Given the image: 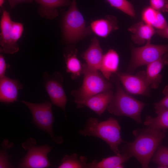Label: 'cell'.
<instances>
[{
	"mask_svg": "<svg viewBox=\"0 0 168 168\" xmlns=\"http://www.w3.org/2000/svg\"><path fill=\"white\" fill-rule=\"evenodd\" d=\"M165 130L158 131L147 127L134 130L135 139L123 145L122 153L136 158L142 168H148L154 153L165 138Z\"/></svg>",
	"mask_w": 168,
	"mask_h": 168,
	"instance_id": "1",
	"label": "cell"
},
{
	"mask_svg": "<svg viewBox=\"0 0 168 168\" xmlns=\"http://www.w3.org/2000/svg\"><path fill=\"white\" fill-rule=\"evenodd\" d=\"M121 127L118 121L110 117L104 121L91 117L88 118L83 128L79 130V133L84 136H93L99 138L109 146L116 155L121 152L119 146L124 142L121 138Z\"/></svg>",
	"mask_w": 168,
	"mask_h": 168,
	"instance_id": "2",
	"label": "cell"
},
{
	"mask_svg": "<svg viewBox=\"0 0 168 168\" xmlns=\"http://www.w3.org/2000/svg\"><path fill=\"white\" fill-rule=\"evenodd\" d=\"M111 77L116 90L112 100L107 107L108 111L115 116L128 117L137 123L141 124V114L147 104L125 92L121 87L117 77L114 75Z\"/></svg>",
	"mask_w": 168,
	"mask_h": 168,
	"instance_id": "3",
	"label": "cell"
},
{
	"mask_svg": "<svg viewBox=\"0 0 168 168\" xmlns=\"http://www.w3.org/2000/svg\"><path fill=\"white\" fill-rule=\"evenodd\" d=\"M83 83L77 90L71 92L77 106L88 98L100 93L112 90V84L98 71L89 69L86 63L82 64Z\"/></svg>",
	"mask_w": 168,
	"mask_h": 168,
	"instance_id": "4",
	"label": "cell"
},
{
	"mask_svg": "<svg viewBox=\"0 0 168 168\" xmlns=\"http://www.w3.org/2000/svg\"><path fill=\"white\" fill-rule=\"evenodd\" d=\"M64 38L70 43L83 39L92 32L90 27H86L84 19L78 9L76 0H72L63 21Z\"/></svg>",
	"mask_w": 168,
	"mask_h": 168,
	"instance_id": "5",
	"label": "cell"
},
{
	"mask_svg": "<svg viewBox=\"0 0 168 168\" xmlns=\"http://www.w3.org/2000/svg\"><path fill=\"white\" fill-rule=\"evenodd\" d=\"M30 110L33 121L36 127L47 133L54 142L59 144L63 142L61 136L56 137L53 131L54 117L52 111V104L46 101L41 103H34L21 100Z\"/></svg>",
	"mask_w": 168,
	"mask_h": 168,
	"instance_id": "6",
	"label": "cell"
},
{
	"mask_svg": "<svg viewBox=\"0 0 168 168\" xmlns=\"http://www.w3.org/2000/svg\"><path fill=\"white\" fill-rule=\"evenodd\" d=\"M131 58L128 67L129 72H133L140 66L147 65L162 57L168 52V44L156 45L146 42L143 46L131 47Z\"/></svg>",
	"mask_w": 168,
	"mask_h": 168,
	"instance_id": "7",
	"label": "cell"
},
{
	"mask_svg": "<svg viewBox=\"0 0 168 168\" xmlns=\"http://www.w3.org/2000/svg\"><path fill=\"white\" fill-rule=\"evenodd\" d=\"M36 143L34 139L30 138L22 144V147L27 151V152L19 167L44 168L51 166L47 155L51 150V147L47 144L35 146Z\"/></svg>",
	"mask_w": 168,
	"mask_h": 168,
	"instance_id": "8",
	"label": "cell"
},
{
	"mask_svg": "<svg viewBox=\"0 0 168 168\" xmlns=\"http://www.w3.org/2000/svg\"><path fill=\"white\" fill-rule=\"evenodd\" d=\"M115 73L128 94L150 96L151 87L147 82L145 71H140L135 75L118 72Z\"/></svg>",
	"mask_w": 168,
	"mask_h": 168,
	"instance_id": "9",
	"label": "cell"
},
{
	"mask_svg": "<svg viewBox=\"0 0 168 168\" xmlns=\"http://www.w3.org/2000/svg\"><path fill=\"white\" fill-rule=\"evenodd\" d=\"M44 85L52 103L61 108L65 112L68 99L62 84V78L58 74L50 76L45 72Z\"/></svg>",
	"mask_w": 168,
	"mask_h": 168,
	"instance_id": "10",
	"label": "cell"
},
{
	"mask_svg": "<svg viewBox=\"0 0 168 168\" xmlns=\"http://www.w3.org/2000/svg\"><path fill=\"white\" fill-rule=\"evenodd\" d=\"M9 12L3 9L0 22V52L12 54L18 51L19 47L13 40L12 22Z\"/></svg>",
	"mask_w": 168,
	"mask_h": 168,
	"instance_id": "11",
	"label": "cell"
},
{
	"mask_svg": "<svg viewBox=\"0 0 168 168\" xmlns=\"http://www.w3.org/2000/svg\"><path fill=\"white\" fill-rule=\"evenodd\" d=\"M114 96L112 90H110L88 98L77 107L80 108L86 106L100 117L107 109Z\"/></svg>",
	"mask_w": 168,
	"mask_h": 168,
	"instance_id": "12",
	"label": "cell"
},
{
	"mask_svg": "<svg viewBox=\"0 0 168 168\" xmlns=\"http://www.w3.org/2000/svg\"><path fill=\"white\" fill-rule=\"evenodd\" d=\"M0 101L9 103L16 101L19 91L23 88L19 80L5 76L0 78Z\"/></svg>",
	"mask_w": 168,
	"mask_h": 168,
	"instance_id": "13",
	"label": "cell"
},
{
	"mask_svg": "<svg viewBox=\"0 0 168 168\" xmlns=\"http://www.w3.org/2000/svg\"><path fill=\"white\" fill-rule=\"evenodd\" d=\"M166 66H168V52L162 57L147 65L146 72V78L150 87L156 89L162 80L160 73Z\"/></svg>",
	"mask_w": 168,
	"mask_h": 168,
	"instance_id": "14",
	"label": "cell"
},
{
	"mask_svg": "<svg viewBox=\"0 0 168 168\" xmlns=\"http://www.w3.org/2000/svg\"><path fill=\"white\" fill-rule=\"evenodd\" d=\"M103 55L99 41L96 37L93 38L89 47L81 55L85 60L87 67L96 71L99 70Z\"/></svg>",
	"mask_w": 168,
	"mask_h": 168,
	"instance_id": "15",
	"label": "cell"
},
{
	"mask_svg": "<svg viewBox=\"0 0 168 168\" xmlns=\"http://www.w3.org/2000/svg\"><path fill=\"white\" fill-rule=\"evenodd\" d=\"M90 27L92 32L103 38L106 37L112 32L119 28L116 17L111 15L93 21L91 23Z\"/></svg>",
	"mask_w": 168,
	"mask_h": 168,
	"instance_id": "16",
	"label": "cell"
},
{
	"mask_svg": "<svg viewBox=\"0 0 168 168\" xmlns=\"http://www.w3.org/2000/svg\"><path fill=\"white\" fill-rule=\"evenodd\" d=\"M39 5V15L42 17L49 20L54 19L58 15L57 8L69 6L70 0H34Z\"/></svg>",
	"mask_w": 168,
	"mask_h": 168,
	"instance_id": "17",
	"label": "cell"
},
{
	"mask_svg": "<svg viewBox=\"0 0 168 168\" xmlns=\"http://www.w3.org/2000/svg\"><path fill=\"white\" fill-rule=\"evenodd\" d=\"M132 33L131 39L136 44L141 45L151 40L156 34V30L152 26L140 21L134 24L128 29Z\"/></svg>",
	"mask_w": 168,
	"mask_h": 168,
	"instance_id": "18",
	"label": "cell"
},
{
	"mask_svg": "<svg viewBox=\"0 0 168 168\" xmlns=\"http://www.w3.org/2000/svg\"><path fill=\"white\" fill-rule=\"evenodd\" d=\"M119 61L118 54L113 49H110L103 55L99 70L107 80L117 72Z\"/></svg>",
	"mask_w": 168,
	"mask_h": 168,
	"instance_id": "19",
	"label": "cell"
},
{
	"mask_svg": "<svg viewBox=\"0 0 168 168\" xmlns=\"http://www.w3.org/2000/svg\"><path fill=\"white\" fill-rule=\"evenodd\" d=\"M130 157L124 153L119 155L109 157L103 159L101 161H98L93 160L91 162L87 163L88 168H116L120 164L127 162Z\"/></svg>",
	"mask_w": 168,
	"mask_h": 168,
	"instance_id": "20",
	"label": "cell"
},
{
	"mask_svg": "<svg viewBox=\"0 0 168 168\" xmlns=\"http://www.w3.org/2000/svg\"><path fill=\"white\" fill-rule=\"evenodd\" d=\"M157 116L155 117L147 115L144 125L148 128L161 131L168 128V109L155 111Z\"/></svg>",
	"mask_w": 168,
	"mask_h": 168,
	"instance_id": "21",
	"label": "cell"
},
{
	"mask_svg": "<svg viewBox=\"0 0 168 168\" xmlns=\"http://www.w3.org/2000/svg\"><path fill=\"white\" fill-rule=\"evenodd\" d=\"M77 50L75 49L67 54H64L66 71L71 73L72 79H76L82 74V66L77 56Z\"/></svg>",
	"mask_w": 168,
	"mask_h": 168,
	"instance_id": "22",
	"label": "cell"
},
{
	"mask_svg": "<svg viewBox=\"0 0 168 168\" xmlns=\"http://www.w3.org/2000/svg\"><path fill=\"white\" fill-rule=\"evenodd\" d=\"M87 158L81 156L78 158L76 153L65 155L61 160L58 168H87Z\"/></svg>",
	"mask_w": 168,
	"mask_h": 168,
	"instance_id": "23",
	"label": "cell"
},
{
	"mask_svg": "<svg viewBox=\"0 0 168 168\" xmlns=\"http://www.w3.org/2000/svg\"><path fill=\"white\" fill-rule=\"evenodd\" d=\"M151 161L159 168H168V147L159 145L154 153Z\"/></svg>",
	"mask_w": 168,
	"mask_h": 168,
	"instance_id": "24",
	"label": "cell"
},
{
	"mask_svg": "<svg viewBox=\"0 0 168 168\" xmlns=\"http://www.w3.org/2000/svg\"><path fill=\"white\" fill-rule=\"evenodd\" d=\"M110 6L119 10L131 17L136 16L132 4L127 0H106Z\"/></svg>",
	"mask_w": 168,
	"mask_h": 168,
	"instance_id": "25",
	"label": "cell"
},
{
	"mask_svg": "<svg viewBox=\"0 0 168 168\" xmlns=\"http://www.w3.org/2000/svg\"><path fill=\"white\" fill-rule=\"evenodd\" d=\"M2 146L0 152V168H12L13 166L9 162V156L7 151L13 145L12 142H10L7 139H4L1 144Z\"/></svg>",
	"mask_w": 168,
	"mask_h": 168,
	"instance_id": "26",
	"label": "cell"
},
{
	"mask_svg": "<svg viewBox=\"0 0 168 168\" xmlns=\"http://www.w3.org/2000/svg\"><path fill=\"white\" fill-rule=\"evenodd\" d=\"M157 11L151 6L145 8L142 13V17L145 23L152 26L156 17Z\"/></svg>",
	"mask_w": 168,
	"mask_h": 168,
	"instance_id": "27",
	"label": "cell"
},
{
	"mask_svg": "<svg viewBox=\"0 0 168 168\" xmlns=\"http://www.w3.org/2000/svg\"><path fill=\"white\" fill-rule=\"evenodd\" d=\"M162 92L164 97L159 102L153 104L155 111L168 109V84L165 87Z\"/></svg>",
	"mask_w": 168,
	"mask_h": 168,
	"instance_id": "28",
	"label": "cell"
},
{
	"mask_svg": "<svg viewBox=\"0 0 168 168\" xmlns=\"http://www.w3.org/2000/svg\"><path fill=\"white\" fill-rule=\"evenodd\" d=\"M150 6L161 12H168V0H149Z\"/></svg>",
	"mask_w": 168,
	"mask_h": 168,
	"instance_id": "29",
	"label": "cell"
},
{
	"mask_svg": "<svg viewBox=\"0 0 168 168\" xmlns=\"http://www.w3.org/2000/svg\"><path fill=\"white\" fill-rule=\"evenodd\" d=\"M24 28L21 23L12 21V34L14 42L17 43V41L21 37L23 32Z\"/></svg>",
	"mask_w": 168,
	"mask_h": 168,
	"instance_id": "30",
	"label": "cell"
},
{
	"mask_svg": "<svg viewBox=\"0 0 168 168\" xmlns=\"http://www.w3.org/2000/svg\"><path fill=\"white\" fill-rule=\"evenodd\" d=\"M168 26L167 21L161 12L157 11L156 17L152 26L156 30H161Z\"/></svg>",
	"mask_w": 168,
	"mask_h": 168,
	"instance_id": "31",
	"label": "cell"
},
{
	"mask_svg": "<svg viewBox=\"0 0 168 168\" xmlns=\"http://www.w3.org/2000/svg\"><path fill=\"white\" fill-rule=\"evenodd\" d=\"M10 67L5 61L3 56L1 54H0V78L5 76L6 69Z\"/></svg>",
	"mask_w": 168,
	"mask_h": 168,
	"instance_id": "32",
	"label": "cell"
},
{
	"mask_svg": "<svg viewBox=\"0 0 168 168\" xmlns=\"http://www.w3.org/2000/svg\"><path fill=\"white\" fill-rule=\"evenodd\" d=\"M10 8H12L16 5L22 3H31L33 0H7Z\"/></svg>",
	"mask_w": 168,
	"mask_h": 168,
	"instance_id": "33",
	"label": "cell"
},
{
	"mask_svg": "<svg viewBox=\"0 0 168 168\" xmlns=\"http://www.w3.org/2000/svg\"><path fill=\"white\" fill-rule=\"evenodd\" d=\"M156 34L161 37L168 39V26L161 30H156Z\"/></svg>",
	"mask_w": 168,
	"mask_h": 168,
	"instance_id": "34",
	"label": "cell"
},
{
	"mask_svg": "<svg viewBox=\"0 0 168 168\" xmlns=\"http://www.w3.org/2000/svg\"><path fill=\"white\" fill-rule=\"evenodd\" d=\"M4 2V0H0V7H2Z\"/></svg>",
	"mask_w": 168,
	"mask_h": 168,
	"instance_id": "35",
	"label": "cell"
}]
</instances>
